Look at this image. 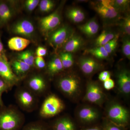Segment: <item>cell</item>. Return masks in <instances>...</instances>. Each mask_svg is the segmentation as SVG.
<instances>
[{"mask_svg": "<svg viewBox=\"0 0 130 130\" xmlns=\"http://www.w3.org/2000/svg\"><path fill=\"white\" fill-rule=\"evenodd\" d=\"M24 123V118L17 110L1 107L0 109V130H19Z\"/></svg>", "mask_w": 130, "mask_h": 130, "instance_id": "6da1fadb", "label": "cell"}, {"mask_svg": "<svg viewBox=\"0 0 130 130\" xmlns=\"http://www.w3.org/2000/svg\"><path fill=\"white\" fill-rule=\"evenodd\" d=\"M64 105L61 100L55 95H51L44 100L40 109V115L44 118H50L62 111Z\"/></svg>", "mask_w": 130, "mask_h": 130, "instance_id": "7a4b0ae2", "label": "cell"}, {"mask_svg": "<svg viewBox=\"0 0 130 130\" xmlns=\"http://www.w3.org/2000/svg\"><path fill=\"white\" fill-rule=\"evenodd\" d=\"M107 115L111 122L119 126L125 127L129 122V112L119 103H113L109 106L107 110Z\"/></svg>", "mask_w": 130, "mask_h": 130, "instance_id": "3957f363", "label": "cell"}, {"mask_svg": "<svg viewBox=\"0 0 130 130\" xmlns=\"http://www.w3.org/2000/svg\"><path fill=\"white\" fill-rule=\"evenodd\" d=\"M61 90L68 96L73 97L78 94L80 91V83L76 77L68 76L62 78L58 83Z\"/></svg>", "mask_w": 130, "mask_h": 130, "instance_id": "277c9868", "label": "cell"}, {"mask_svg": "<svg viewBox=\"0 0 130 130\" xmlns=\"http://www.w3.org/2000/svg\"><path fill=\"white\" fill-rule=\"evenodd\" d=\"M0 77L10 87L15 85L19 81L4 55L0 56Z\"/></svg>", "mask_w": 130, "mask_h": 130, "instance_id": "5b68a950", "label": "cell"}, {"mask_svg": "<svg viewBox=\"0 0 130 130\" xmlns=\"http://www.w3.org/2000/svg\"><path fill=\"white\" fill-rule=\"evenodd\" d=\"M85 100L91 103L101 105L104 101L105 95L101 88L94 82L87 85Z\"/></svg>", "mask_w": 130, "mask_h": 130, "instance_id": "8992f818", "label": "cell"}, {"mask_svg": "<svg viewBox=\"0 0 130 130\" xmlns=\"http://www.w3.org/2000/svg\"><path fill=\"white\" fill-rule=\"evenodd\" d=\"M95 9L101 16L105 19H114L119 14L118 9L114 6V1H102L101 5L95 7Z\"/></svg>", "mask_w": 130, "mask_h": 130, "instance_id": "52a82bcc", "label": "cell"}, {"mask_svg": "<svg viewBox=\"0 0 130 130\" xmlns=\"http://www.w3.org/2000/svg\"><path fill=\"white\" fill-rule=\"evenodd\" d=\"M70 36V31L67 26H63L54 31L50 36V42L56 48L62 46L66 42Z\"/></svg>", "mask_w": 130, "mask_h": 130, "instance_id": "ba28073f", "label": "cell"}, {"mask_svg": "<svg viewBox=\"0 0 130 130\" xmlns=\"http://www.w3.org/2000/svg\"><path fill=\"white\" fill-rule=\"evenodd\" d=\"M61 18L59 13L55 12L40 20V28L43 32H48L58 26L60 24Z\"/></svg>", "mask_w": 130, "mask_h": 130, "instance_id": "9c48e42d", "label": "cell"}, {"mask_svg": "<svg viewBox=\"0 0 130 130\" xmlns=\"http://www.w3.org/2000/svg\"><path fill=\"white\" fill-rule=\"evenodd\" d=\"M12 31L16 35L30 37L34 33L35 27L30 21L24 20L16 23L13 26Z\"/></svg>", "mask_w": 130, "mask_h": 130, "instance_id": "30bf717a", "label": "cell"}, {"mask_svg": "<svg viewBox=\"0 0 130 130\" xmlns=\"http://www.w3.org/2000/svg\"><path fill=\"white\" fill-rule=\"evenodd\" d=\"M16 98L19 104L25 110L32 108L35 104V99L31 92L26 90L19 91L16 94Z\"/></svg>", "mask_w": 130, "mask_h": 130, "instance_id": "8fae6325", "label": "cell"}, {"mask_svg": "<svg viewBox=\"0 0 130 130\" xmlns=\"http://www.w3.org/2000/svg\"><path fill=\"white\" fill-rule=\"evenodd\" d=\"M79 66L84 74H90L100 70L101 65L94 59L88 57L81 58L79 61Z\"/></svg>", "mask_w": 130, "mask_h": 130, "instance_id": "7c38bea8", "label": "cell"}, {"mask_svg": "<svg viewBox=\"0 0 130 130\" xmlns=\"http://www.w3.org/2000/svg\"><path fill=\"white\" fill-rule=\"evenodd\" d=\"M78 116L80 120L85 123L94 122L99 118V112L90 107L82 108L78 111Z\"/></svg>", "mask_w": 130, "mask_h": 130, "instance_id": "4fadbf2b", "label": "cell"}, {"mask_svg": "<svg viewBox=\"0 0 130 130\" xmlns=\"http://www.w3.org/2000/svg\"><path fill=\"white\" fill-rule=\"evenodd\" d=\"M118 84L120 92L124 94L130 93V73L126 70H123L118 76Z\"/></svg>", "mask_w": 130, "mask_h": 130, "instance_id": "5bb4252c", "label": "cell"}, {"mask_svg": "<svg viewBox=\"0 0 130 130\" xmlns=\"http://www.w3.org/2000/svg\"><path fill=\"white\" fill-rule=\"evenodd\" d=\"M28 85L31 90L37 94L42 93L46 88L45 80L42 77L38 75L31 78L28 81Z\"/></svg>", "mask_w": 130, "mask_h": 130, "instance_id": "9a60e30c", "label": "cell"}, {"mask_svg": "<svg viewBox=\"0 0 130 130\" xmlns=\"http://www.w3.org/2000/svg\"><path fill=\"white\" fill-rule=\"evenodd\" d=\"M30 43V41L24 38L15 37L9 39L8 46L11 50L20 51L24 50Z\"/></svg>", "mask_w": 130, "mask_h": 130, "instance_id": "2e32d148", "label": "cell"}, {"mask_svg": "<svg viewBox=\"0 0 130 130\" xmlns=\"http://www.w3.org/2000/svg\"><path fill=\"white\" fill-rule=\"evenodd\" d=\"M83 40L80 37L76 35L71 36L65 43L64 52L74 53L77 51L83 45Z\"/></svg>", "mask_w": 130, "mask_h": 130, "instance_id": "e0dca14e", "label": "cell"}, {"mask_svg": "<svg viewBox=\"0 0 130 130\" xmlns=\"http://www.w3.org/2000/svg\"><path fill=\"white\" fill-rule=\"evenodd\" d=\"M79 28L81 32L88 36L91 37L98 32L99 26L95 20H91L86 23L80 26Z\"/></svg>", "mask_w": 130, "mask_h": 130, "instance_id": "ac0fdd59", "label": "cell"}, {"mask_svg": "<svg viewBox=\"0 0 130 130\" xmlns=\"http://www.w3.org/2000/svg\"><path fill=\"white\" fill-rule=\"evenodd\" d=\"M53 130H76V126L71 119L64 117L59 119L55 122Z\"/></svg>", "mask_w": 130, "mask_h": 130, "instance_id": "d6986e66", "label": "cell"}, {"mask_svg": "<svg viewBox=\"0 0 130 130\" xmlns=\"http://www.w3.org/2000/svg\"><path fill=\"white\" fill-rule=\"evenodd\" d=\"M12 16V12L9 6L5 3L0 2V26L7 23Z\"/></svg>", "mask_w": 130, "mask_h": 130, "instance_id": "ffe728a7", "label": "cell"}, {"mask_svg": "<svg viewBox=\"0 0 130 130\" xmlns=\"http://www.w3.org/2000/svg\"><path fill=\"white\" fill-rule=\"evenodd\" d=\"M11 65L12 70L17 76L25 74L31 67L23 61L19 59L14 61Z\"/></svg>", "mask_w": 130, "mask_h": 130, "instance_id": "44dd1931", "label": "cell"}, {"mask_svg": "<svg viewBox=\"0 0 130 130\" xmlns=\"http://www.w3.org/2000/svg\"><path fill=\"white\" fill-rule=\"evenodd\" d=\"M67 16L72 21L77 23H81L85 18L84 12L77 8H73L69 9L67 13Z\"/></svg>", "mask_w": 130, "mask_h": 130, "instance_id": "7402d4cb", "label": "cell"}, {"mask_svg": "<svg viewBox=\"0 0 130 130\" xmlns=\"http://www.w3.org/2000/svg\"><path fill=\"white\" fill-rule=\"evenodd\" d=\"M116 35L112 32L106 30L103 31L96 38L95 45L96 47L103 46L108 42L115 37Z\"/></svg>", "mask_w": 130, "mask_h": 130, "instance_id": "603a6c76", "label": "cell"}, {"mask_svg": "<svg viewBox=\"0 0 130 130\" xmlns=\"http://www.w3.org/2000/svg\"><path fill=\"white\" fill-rule=\"evenodd\" d=\"M63 67L59 58L55 57L49 62L47 66V70L50 74L58 73L63 70Z\"/></svg>", "mask_w": 130, "mask_h": 130, "instance_id": "cb8c5ba5", "label": "cell"}, {"mask_svg": "<svg viewBox=\"0 0 130 130\" xmlns=\"http://www.w3.org/2000/svg\"><path fill=\"white\" fill-rule=\"evenodd\" d=\"M59 58L64 68H68L71 67L74 63V60L71 53L62 52L60 54Z\"/></svg>", "mask_w": 130, "mask_h": 130, "instance_id": "d4e9b609", "label": "cell"}, {"mask_svg": "<svg viewBox=\"0 0 130 130\" xmlns=\"http://www.w3.org/2000/svg\"><path fill=\"white\" fill-rule=\"evenodd\" d=\"M88 53L99 59H105L109 56V54L103 46H98L87 50Z\"/></svg>", "mask_w": 130, "mask_h": 130, "instance_id": "484cf974", "label": "cell"}, {"mask_svg": "<svg viewBox=\"0 0 130 130\" xmlns=\"http://www.w3.org/2000/svg\"><path fill=\"white\" fill-rule=\"evenodd\" d=\"M18 58L19 60L22 61L30 67L33 66L35 62V58L33 54L31 51L29 50L19 54Z\"/></svg>", "mask_w": 130, "mask_h": 130, "instance_id": "4316f807", "label": "cell"}, {"mask_svg": "<svg viewBox=\"0 0 130 130\" xmlns=\"http://www.w3.org/2000/svg\"><path fill=\"white\" fill-rule=\"evenodd\" d=\"M55 4L51 0H42L39 3L40 11L43 12H48L52 10L54 7Z\"/></svg>", "mask_w": 130, "mask_h": 130, "instance_id": "83f0119b", "label": "cell"}, {"mask_svg": "<svg viewBox=\"0 0 130 130\" xmlns=\"http://www.w3.org/2000/svg\"><path fill=\"white\" fill-rule=\"evenodd\" d=\"M119 35H116L115 37L103 46L104 48L108 54L111 53L116 49L118 44Z\"/></svg>", "mask_w": 130, "mask_h": 130, "instance_id": "f1b7e54d", "label": "cell"}, {"mask_svg": "<svg viewBox=\"0 0 130 130\" xmlns=\"http://www.w3.org/2000/svg\"><path fill=\"white\" fill-rule=\"evenodd\" d=\"M22 130H48V129L41 123H32L26 125Z\"/></svg>", "mask_w": 130, "mask_h": 130, "instance_id": "f546056e", "label": "cell"}, {"mask_svg": "<svg viewBox=\"0 0 130 130\" xmlns=\"http://www.w3.org/2000/svg\"><path fill=\"white\" fill-rule=\"evenodd\" d=\"M122 51L124 55L129 59H130V41L128 38H125L123 40Z\"/></svg>", "mask_w": 130, "mask_h": 130, "instance_id": "4dcf8cb0", "label": "cell"}, {"mask_svg": "<svg viewBox=\"0 0 130 130\" xmlns=\"http://www.w3.org/2000/svg\"><path fill=\"white\" fill-rule=\"evenodd\" d=\"M40 3L38 0H28L25 2V6L29 11H33L37 7Z\"/></svg>", "mask_w": 130, "mask_h": 130, "instance_id": "1f68e13d", "label": "cell"}, {"mask_svg": "<svg viewBox=\"0 0 130 130\" xmlns=\"http://www.w3.org/2000/svg\"><path fill=\"white\" fill-rule=\"evenodd\" d=\"M123 28L124 32L126 35L129 36L130 34V16L126 17L124 20L123 23Z\"/></svg>", "mask_w": 130, "mask_h": 130, "instance_id": "d6a6232c", "label": "cell"}, {"mask_svg": "<svg viewBox=\"0 0 130 130\" xmlns=\"http://www.w3.org/2000/svg\"><path fill=\"white\" fill-rule=\"evenodd\" d=\"M36 66L38 68L42 69L46 66L45 61L43 57L37 56L35 59V62Z\"/></svg>", "mask_w": 130, "mask_h": 130, "instance_id": "836d02e7", "label": "cell"}, {"mask_svg": "<svg viewBox=\"0 0 130 130\" xmlns=\"http://www.w3.org/2000/svg\"><path fill=\"white\" fill-rule=\"evenodd\" d=\"M124 127L110 122L105 126L103 130H124Z\"/></svg>", "mask_w": 130, "mask_h": 130, "instance_id": "e575fe53", "label": "cell"}, {"mask_svg": "<svg viewBox=\"0 0 130 130\" xmlns=\"http://www.w3.org/2000/svg\"><path fill=\"white\" fill-rule=\"evenodd\" d=\"M10 87L8 84L1 78H0V94L6 92L10 89Z\"/></svg>", "mask_w": 130, "mask_h": 130, "instance_id": "d590c367", "label": "cell"}, {"mask_svg": "<svg viewBox=\"0 0 130 130\" xmlns=\"http://www.w3.org/2000/svg\"><path fill=\"white\" fill-rule=\"evenodd\" d=\"M98 78L100 81L103 83L111 78V74L108 71H104L100 73Z\"/></svg>", "mask_w": 130, "mask_h": 130, "instance_id": "8d00e7d4", "label": "cell"}, {"mask_svg": "<svg viewBox=\"0 0 130 130\" xmlns=\"http://www.w3.org/2000/svg\"><path fill=\"white\" fill-rule=\"evenodd\" d=\"M115 85L114 81L111 78L103 82V86L107 90H110L113 88Z\"/></svg>", "mask_w": 130, "mask_h": 130, "instance_id": "74e56055", "label": "cell"}, {"mask_svg": "<svg viewBox=\"0 0 130 130\" xmlns=\"http://www.w3.org/2000/svg\"><path fill=\"white\" fill-rule=\"evenodd\" d=\"M129 1L127 0L114 1V6L117 9V7H124L128 5Z\"/></svg>", "mask_w": 130, "mask_h": 130, "instance_id": "f35d334b", "label": "cell"}, {"mask_svg": "<svg viewBox=\"0 0 130 130\" xmlns=\"http://www.w3.org/2000/svg\"><path fill=\"white\" fill-rule=\"evenodd\" d=\"M47 53V49L42 46L38 47L36 51V54L37 56L43 57L46 55Z\"/></svg>", "mask_w": 130, "mask_h": 130, "instance_id": "ab89813d", "label": "cell"}, {"mask_svg": "<svg viewBox=\"0 0 130 130\" xmlns=\"http://www.w3.org/2000/svg\"><path fill=\"white\" fill-rule=\"evenodd\" d=\"M3 53V46L2 42L1 40V37H0V56L4 55Z\"/></svg>", "mask_w": 130, "mask_h": 130, "instance_id": "60d3db41", "label": "cell"}, {"mask_svg": "<svg viewBox=\"0 0 130 130\" xmlns=\"http://www.w3.org/2000/svg\"><path fill=\"white\" fill-rule=\"evenodd\" d=\"M83 130H103V129H101L99 127L95 126V127H91V128H85Z\"/></svg>", "mask_w": 130, "mask_h": 130, "instance_id": "b9f144b4", "label": "cell"}, {"mask_svg": "<svg viewBox=\"0 0 130 130\" xmlns=\"http://www.w3.org/2000/svg\"><path fill=\"white\" fill-rule=\"evenodd\" d=\"M1 96V95L0 94V106L1 107L3 106V102L2 98Z\"/></svg>", "mask_w": 130, "mask_h": 130, "instance_id": "7bdbcfd3", "label": "cell"}]
</instances>
